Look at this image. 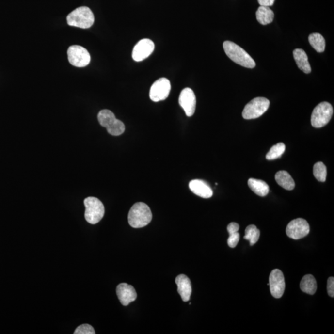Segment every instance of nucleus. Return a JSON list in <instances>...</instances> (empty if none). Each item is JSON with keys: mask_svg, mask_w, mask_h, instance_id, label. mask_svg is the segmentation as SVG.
<instances>
[{"mask_svg": "<svg viewBox=\"0 0 334 334\" xmlns=\"http://www.w3.org/2000/svg\"><path fill=\"white\" fill-rule=\"evenodd\" d=\"M152 214L146 204L137 203L132 206L128 214V223L132 227H144L151 223Z\"/></svg>", "mask_w": 334, "mask_h": 334, "instance_id": "nucleus-1", "label": "nucleus"}, {"mask_svg": "<svg viewBox=\"0 0 334 334\" xmlns=\"http://www.w3.org/2000/svg\"><path fill=\"white\" fill-rule=\"evenodd\" d=\"M223 47L226 55L233 62L244 68H254L255 66V63L253 58L243 48L234 42H224Z\"/></svg>", "mask_w": 334, "mask_h": 334, "instance_id": "nucleus-2", "label": "nucleus"}, {"mask_svg": "<svg viewBox=\"0 0 334 334\" xmlns=\"http://www.w3.org/2000/svg\"><path fill=\"white\" fill-rule=\"evenodd\" d=\"M66 20L69 26L88 29L94 24V16L90 8L81 6L69 13Z\"/></svg>", "mask_w": 334, "mask_h": 334, "instance_id": "nucleus-3", "label": "nucleus"}, {"mask_svg": "<svg viewBox=\"0 0 334 334\" xmlns=\"http://www.w3.org/2000/svg\"><path fill=\"white\" fill-rule=\"evenodd\" d=\"M97 118L101 126L105 127L111 135L118 136L124 133V123L116 119L115 114L109 110L101 111L98 114Z\"/></svg>", "mask_w": 334, "mask_h": 334, "instance_id": "nucleus-4", "label": "nucleus"}, {"mask_svg": "<svg viewBox=\"0 0 334 334\" xmlns=\"http://www.w3.org/2000/svg\"><path fill=\"white\" fill-rule=\"evenodd\" d=\"M84 204L86 207L85 219L87 223L91 224L99 223L105 214L104 206L102 202L94 197H88L84 199Z\"/></svg>", "mask_w": 334, "mask_h": 334, "instance_id": "nucleus-5", "label": "nucleus"}, {"mask_svg": "<svg viewBox=\"0 0 334 334\" xmlns=\"http://www.w3.org/2000/svg\"><path fill=\"white\" fill-rule=\"evenodd\" d=\"M333 115V108L329 103H320L313 110L311 123L314 127L320 128L329 122Z\"/></svg>", "mask_w": 334, "mask_h": 334, "instance_id": "nucleus-6", "label": "nucleus"}, {"mask_svg": "<svg viewBox=\"0 0 334 334\" xmlns=\"http://www.w3.org/2000/svg\"><path fill=\"white\" fill-rule=\"evenodd\" d=\"M270 105V100L266 98H255L244 107L242 116L246 120L259 118L268 111Z\"/></svg>", "mask_w": 334, "mask_h": 334, "instance_id": "nucleus-7", "label": "nucleus"}, {"mask_svg": "<svg viewBox=\"0 0 334 334\" xmlns=\"http://www.w3.org/2000/svg\"><path fill=\"white\" fill-rule=\"evenodd\" d=\"M67 53L69 63L74 66L82 68L90 64L91 55L84 47L80 46L69 47Z\"/></svg>", "mask_w": 334, "mask_h": 334, "instance_id": "nucleus-8", "label": "nucleus"}, {"mask_svg": "<svg viewBox=\"0 0 334 334\" xmlns=\"http://www.w3.org/2000/svg\"><path fill=\"white\" fill-rule=\"evenodd\" d=\"M310 231L308 222L305 219L298 218L293 220L286 228V234L290 239H300L305 237Z\"/></svg>", "mask_w": 334, "mask_h": 334, "instance_id": "nucleus-9", "label": "nucleus"}, {"mask_svg": "<svg viewBox=\"0 0 334 334\" xmlns=\"http://www.w3.org/2000/svg\"><path fill=\"white\" fill-rule=\"evenodd\" d=\"M171 84L167 78H162L152 84L150 90V98L155 102L164 100L169 97Z\"/></svg>", "mask_w": 334, "mask_h": 334, "instance_id": "nucleus-10", "label": "nucleus"}, {"mask_svg": "<svg viewBox=\"0 0 334 334\" xmlns=\"http://www.w3.org/2000/svg\"><path fill=\"white\" fill-rule=\"evenodd\" d=\"M269 286L273 297L280 298L283 296L286 289V282L281 270L276 269L271 272Z\"/></svg>", "mask_w": 334, "mask_h": 334, "instance_id": "nucleus-11", "label": "nucleus"}, {"mask_svg": "<svg viewBox=\"0 0 334 334\" xmlns=\"http://www.w3.org/2000/svg\"><path fill=\"white\" fill-rule=\"evenodd\" d=\"M179 104L182 107L187 116H192L196 111V98L191 89L185 88L181 92Z\"/></svg>", "mask_w": 334, "mask_h": 334, "instance_id": "nucleus-12", "label": "nucleus"}, {"mask_svg": "<svg viewBox=\"0 0 334 334\" xmlns=\"http://www.w3.org/2000/svg\"><path fill=\"white\" fill-rule=\"evenodd\" d=\"M154 44L151 40L144 39L141 40L134 46L132 57L135 62H141L146 59L153 52Z\"/></svg>", "mask_w": 334, "mask_h": 334, "instance_id": "nucleus-13", "label": "nucleus"}, {"mask_svg": "<svg viewBox=\"0 0 334 334\" xmlns=\"http://www.w3.org/2000/svg\"><path fill=\"white\" fill-rule=\"evenodd\" d=\"M116 295L123 306H127L135 301L137 293L133 286L126 283L119 284L116 287Z\"/></svg>", "mask_w": 334, "mask_h": 334, "instance_id": "nucleus-14", "label": "nucleus"}, {"mask_svg": "<svg viewBox=\"0 0 334 334\" xmlns=\"http://www.w3.org/2000/svg\"><path fill=\"white\" fill-rule=\"evenodd\" d=\"M175 282L181 299L185 302L189 301L192 293L191 283L189 278L184 274L179 275L176 278Z\"/></svg>", "mask_w": 334, "mask_h": 334, "instance_id": "nucleus-15", "label": "nucleus"}, {"mask_svg": "<svg viewBox=\"0 0 334 334\" xmlns=\"http://www.w3.org/2000/svg\"><path fill=\"white\" fill-rule=\"evenodd\" d=\"M189 188L194 194L201 198L207 199L211 198L213 191L211 188L205 181L193 180L189 183Z\"/></svg>", "mask_w": 334, "mask_h": 334, "instance_id": "nucleus-16", "label": "nucleus"}, {"mask_svg": "<svg viewBox=\"0 0 334 334\" xmlns=\"http://www.w3.org/2000/svg\"><path fill=\"white\" fill-rule=\"evenodd\" d=\"M293 57L299 68L304 73L309 74L311 72L310 64L308 62V56L305 51L302 49L297 48L293 51Z\"/></svg>", "mask_w": 334, "mask_h": 334, "instance_id": "nucleus-17", "label": "nucleus"}, {"mask_svg": "<svg viewBox=\"0 0 334 334\" xmlns=\"http://www.w3.org/2000/svg\"><path fill=\"white\" fill-rule=\"evenodd\" d=\"M248 184L250 189L259 196H266L270 191V187L265 181L257 180V179L250 178Z\"/></svg>", "mask_w": 334, "mask_h": 334, "instance_id": "nucleus-18", "label": "nucleus"}, {"mask_svg": "<svg viewBox=\"0 0 334 334\" xmlns=\"http://www.w3.org/2000/svg\"><path fill=\"white\" fill-rule=\"evenodd\" d=\"M275 178L277 183L284 189L292 190L295 187V181L287 172L282 170L277 172Z\"/></svg>", "mask_w": 334, "mask_h": 334, "instance_id": "nucleus-19", "label": "nucleus"}, {"mask_svg": "<svg viewBox=\"0 0 334 334\" xmlns=\"http://www.w3.org/2000/svg\"><path fill=\"white\" fill-rule=\"evenodd\" d=\"M300 288L304 293L313 295L317 290V282L312 275H304L300 282Z\"/></svg>", "mask_w": 334, "mask_h": 334, "instance_id": "nucleus-20", "label": "nucleus"}, {"mask_svg": "<svg viewBox=\"0 0 334 334\" xmlns=\"http://www.w3.org/2000/svg\"><path fill=\"white\" fill-rule=\"evenodd\" d=\"M274 14L273 11L270 7L260 6L256 11V19L257 21L262 25H267L273 21Z\"/></svg>", "mask_w": 334, "mask_h": 334, "instance_id": "nucleus-21", "label": "nucleus"}, {"mask_svg": "<svg viewBox=\"0 0 334 334\" xmlns=\"http://www.w3.org/2000/svg\"><path fill=\"white\" fill-rule=\"evenodd\" d=\"M309 44L318 53H322L326 47V41L324 38L319 33H313L309 35L308 38Z\"/></svg>", "mask_w": 334, "mask_h": 334, "instance_id": "nucleus-22", "label": "nucleus"}, {"mask_svg": "<svg viewBox=\"0 0 334 334\" xmlns=\"http://www.w3.org/2000/svg\"><path fill=\"white\" fill-rule=\"evenodd\" d=\"M260 237V231L254 225H250L246 227L244 239L250 241V245H254L258 241Z\"/></svg>", "mask_w": 334, "mask_h": 334, "instance_id": "nucleus-23", "label": "nucleus"}, {"mask_svg": "<svg viewBox=\"0 0 334 334\" xmlns=\"http://www.w3.org/2000/svg\"><path fill=\"white\" fill-rule=\"evenodd\" d=\"M286 151V145L283 143H279L273 145L270 151L266 154V159L268 160H275L280 158Z\"/></svg>", "mask_w": 334, "mask_h": 334, "instance_id": "nucleus-24", "label": "nucleus"}, {"mask_svg": "<svg viewBox=\"0 0 334 334\" xmlns=\"http://www.w3.org/2000/svg\"><path fill=\"white\" fill-rule=\"evenodd\" d=\"M313 175L316 180L320 182H324L327 177L326 165L321 162L316 163L313 167Z\"/></svg>", "mask_w": 334, "mask_h": 334, "instance_id": "nucleus-25", "label": "nucleus"}, {"mask_svg": "<svg viewBox=\"0 0 334 334\" xmlns=\"http://www.w3.org/2000/svg\"><path fill=\"white\" fill-rule=\"evenodd\" d=\"M75 334H95V332L91 325L84 324L80 325L76 329Z\"/></svg>", "mask_w": 334, "mask_h": 334, "instance_id": "nucleus-26", "label": "nucleus"}, {"mask_svg": "<svg viewBox=\"0 0 334 334\" xmlns=\"http://www.w3.org/2000/svg\"><path fill=\"white\" fill-rule=\"evenodd\" d=\"M239 237H240V235H239V232L229 234V238L227 240L228 245L232 248L236 247L239 241Z\"/></svg>", "mask_w": 334, "mask_h": 334, "instance_id": "nucleus-27", "label": "nucleus"}, {"mask_svg": "<svg viewBox=\"0 0 334 334\" xmlns=\"http://www.w3.org/2000/svg\"><path fill=\"white\" fill-rule=\"evenodd\" d=\"M327 293L328 295L330 296L331 297L334 298V278L333 277H331L329 278L328 280H327Z\"/></svg>", "mask_w": 334, "mask_h": 334, "instance_id": "nucleus-28", "label": "nucleus"}, {"mask_svg": "<svg viewBox=\"0 0 334 334\" xmlns=\"http://www.w3.org/2000/svg\"><path fill=\"white\" fill-rule=\"evenodd\" d=\"M239 224L235 223H231L227 226V231L228 234H233L239 232Z\"/></svg>", "mask_w": 334, "mask_h": 334, "instance_id": "nucleus-29", "label": "nucleus"}, {"mask_svg": "<svg viewBox=\"0 0 334 334\" xmlns=\"http://www.w3.org/2000/svg\"><path fill=\"white\" fill-rule=\"evenodd\" d=\"M260 5L270 7L274 3L275 0H257Z\"/></svg>", "mask_w": 334, "mask_h": 334, "instance_id": "nucleus-30", "label": "nucleus"}]
</instances>
